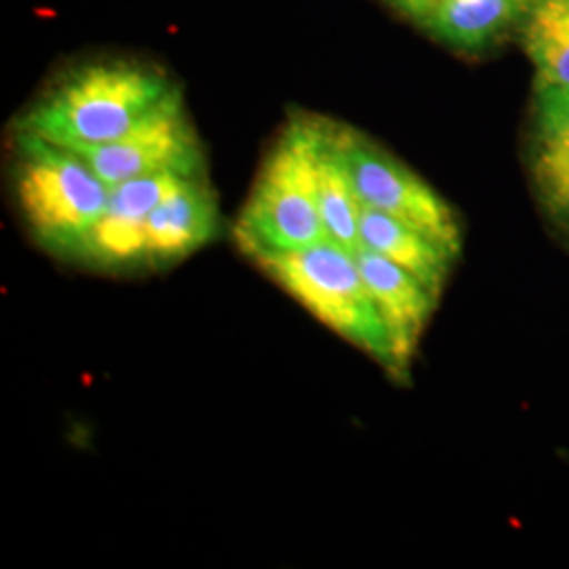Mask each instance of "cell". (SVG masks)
<instances>
[{
    "mask_svg": "<svg viewBox=\"0 0 569 569\" xmlns=\"http://www.w3.org/2000/svg\"><path fill=\"white\" fill-rule=\"evenodd\" d=\"M323 119L296 114L268 152L232 237L247 258L326 243L317 157Z\"/></svg>",
    "mask_w": 569,
    "mask_h": 569,
    "instance_id": "6da1fadb",
    "label": "cell"
},
{
    "mask_svg": "<svg viewBox=\"0 0 569 569\" xmlns=\"http://www.w3.org/2000/svg\"><path fill=\"white\" fill-rule=\"evenodd\" d=\"M176 89L161 70L131 61H98L68 72L18 122L66 148L112 142Z\"/></svg>",
    "mask_w": 569,
    "mask_h": 569,
    "instance_id": "7a4b0ae2",
    "label": "cell"
},
{
    "mask_svg": "<svg viewBox=\"0 0 569 569\" xmlns=\"http://www.w3.org/2000/svg\"><path fill=\"white\" fill-rule=\"evenodd\" d=\"M253 262L315 319L380 363L388 376L406 378L355 251L326 241L298 251L260 256Z\"/></svg>",
    "mask_w": 569,
    "mask_h": 569,
    "instance_id": "3957f363",
    "label": "cell"
},
{
    "mask_svg": "<svg viewBox=\"0 0 569 569\" xmlns=\"http://www.w3.org/2000/svg\"><path fill=\"white\" fill-rule=\"evenodd\" d=\"M16 192L28 230L61 258H74L102 218L110 186L79 152L18 131Z\"/></svg>",
    "mask_w": 569,
    "mask_h": 569,
    "instance_id": "277c9868",
    "label": "cell"
},
{
    "mask_svg": "<svg viewBox=\"0 0 569 569\" xmlns=\"http://www.w3.org/2000/svg\"><path fill=\"white\" fill-rule=\"evenodd\" d=\"M336 138L363 207L382 211L446 244L460 256L462 226L451 204L425 182L413 169L401 163L361 131L336 122Z\"/></svg>",
    "mask_w": 569,
    "mask_h": 569,
    "instance_id": "5b68a950",
    "label": "cell"
},
{
    "mask_svg": "<svg viewBox=\"0 0 569 569\" xmlns=\"http://www.w3.org/2000/svg\"><path fill=\"white\" fill-rule=\"evenodd\" d=\"M70 150L79 152L110 188L159 173L204 176L203 146L186 114L178 87L121 138Z\"/></svg>",
    "mask_w": 569,
    "mask_h": 569,
    "instance_id": "8992f818",
    "label": "cell"
},
{
    "mask_svg": "<svg viewBox=\"0 0 569 569\" xmlns=\"http://www.w3.org/2000/svg\"><path fill=\"white\" fill-rule=\"evenodd\" d=\"M183 180L188 178L178 173H159L110 188L102 218L82 241L74 260L106 270L148 262L146 220Z\"/></svg>",
    "mask_w": 569,
    "mask_h": 569,
    "instance_id": "52a82bcc",
    "label": "cell"
},
{
    "mask_svg": "<svg viewBox=\"0 0 569 569\" xmlns=\"http://www.w3.org/2000/svg\"><path fill=\"white\" fill-rule=\"evenodd\" d=\"M357 262L380 317L387 323L399 366L407 378L416 348L435 312L439 296H435L406 268L390 262L363 244L357 249Z\"/></svg>",
    "mask_w": 569,
    "mask_h": 569,
    "instance_id": "ba28073f",
    "label": "cell"
},
{
    "mask_svg": "<svg viewBox=\"0 0 569 569\" xmlns=\"http://www.w3.org/2000/svg\"><path fill=\"white\" fill-rule=\"evenodd\" d=\"M220 226V209L203 178L183 180L146 220L148 262H176L209 243Z\"/></svg>",
    "mask_w": 569,
    "mask_h": 569,
    "instance_id": "9c48e42d",
    "label": "cell"
},
{
    "mask_svg": "<svg viewBox=\"0 0 569 569\" xmlns=\"http://www.w3.org/2000/svg\"><path fill=\"white\" fill-rule=\"evenodd\" d=\"M531 178L538 201L569 232L568 91H536Z\"/></svg>",
    "mask_w": 569,
    "mask_h": 569,
    "instance_id": "30bf717a",
    "label": "cell"
},
{
    "mask_svg": "<svg viewBox=\"0 0 569 569\" xmlns=\"http://www.w3.org/2000/svg\"><path fill=\"white\" fill-rule=\"evenodd\" d=\"M359 237L363 247L406 268L435 296H441L451 264L460 258L425 232L369 207L361 211Z\"/></svg>",
    "mask_w": 569,
    "mask_h": 569,
    "instance_id": "8fae6325",
    "label": "cell"
},
{
    "mask_svg": "<svg viewBox=\"0 0 569 569\" xmlns=\"http://www.w3.org/2000/svg\"><path fill=\"white\" fill-rule=\"evenodd\" d=\"M528 11L521 0H437L425 28L458 51H481Z\"/></svg>",
    "mask_w": 569,
    "mask_h": 569,
    "instance_id": "7c38bea8",
    "label": "cell"
},
{
    "mask_svg": "<svg viewBox=\"0 0 569 569\" xmlns=\"http://www.w3.org/2000/svg\"><path fill=\"white\" fill-rule=\"evenodd\" d=\"M317 173H319V204L326 224L327 237L333 243L342 244L348 251L361 247L359 237V220L363 204L357 197V190L346 169L338 138L336 122H321V142L317 157Z\"/></svg>",
    "mask_w": 569,
    "mask_h": 569,
    "instance_id": "4fadbf2b",
    "label": "cell"
},
{
    "mask_svg": "<svg viewBox=\"0 0 569 569\" xmlns=\"http://www.w3.org/2000/svg\"><path fill=\"white\" fill-rule=\"evenodd\" d=\"M523 44L536 68V91L569 93V0H538L528 11Z\"/></svg>",
    "mask_w": 569,
    "mask_h": 569,
    "instance_id": "5bb4252c",
    "label": "cell"
},
{
    "mask_svg": "<svg viewBox=\"0 0 569 569\" xmlns=\"http://www.w3.org/2000/svg\"><path fill=\"white\" fill-rule=\"evenodd\" d=\"M387 2L392 4L397 11H401L407 18L420 21L425 26L437 0H387Z\"/></svg>",
    "mask_w": 569,
    "mask_h": 569,
    "instance_id": "9a60e30c",
    "label": "cell"
},
{
    "mask_svg": "<svg viewBox=\"0 0 569 569\" xmlns=\"http://www.w3.org/2000/svg\"><path fill=\"white\" fill-rule=\"evenodd\" d=\"M521 2H526V4H528L529 9H531V7H533V4H536V2H538V0H521Z\"/></svg>",
    "mask_w": 569,
    "mask_h": 569,
    "instance_id": "2e32d148",
    "label": "cell"
}]
</instances>
